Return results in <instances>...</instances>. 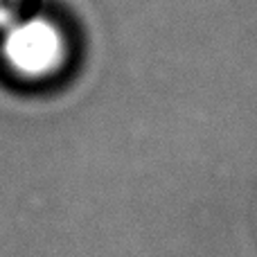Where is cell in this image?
<instances>
[{
    "label": "cell",
    "instance_id": "7a4b0ae2",
    "mask_svg": "<svg viewBox=\"0 0 257 257\" xmlns=\"http://www.w3.org/2000/svg\"><path fill=\"white\" fill-rule=\"evenodd\" d=\"M36 3H39V0H0V32H3L9 23L16 21L18 16H23L27 9L34 7Z\"/></svg>",
    "mask_w": 257,
    "mask_h": 257
},
{
    "label": "cell",
    "instance_id": "6da1fadb",
    "mask_svg": "<svg viewBox=\"0 0 257 257\" xmlns=\"http://www.w3.org/2000/svg\"><path fill=\"white\" fill-rule=\"evenodd\" d=\"M79 63L81 36L75 21L48 3L39 0L0 32V84L48 104L72 154L88 167L106 172L79 151L63 117L66 97L75 84Z\"/></svg>",
    "mask_w": 257,
    "mask_h": 257
}]
</instances>
